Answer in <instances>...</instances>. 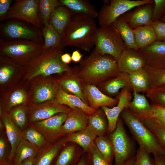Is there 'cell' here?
Wrapping results in <instances>:
<instances>
[{
    "instance_id": "1",
    "label": "cell",
    "mask_w": 165,
    "mask_h": 165,
    "mask_svg": "<svg viewBox=\"0 0 165 165\" xmlns=\"http://www.w3.org/2000/svg\"><path fill=\"white\" fill-rule=\"evenodd\" d=\"M75 68L76 74L82 82L97 86L120 73L114 57L101 53L95 48Z\"/></svg>"
},
{
    "instance_id": "2",
    "label": "cell",
    "mask_w": 165,
    "mask_h": 165,
    "mask_svg": "<svg viewBox=\"0 0 165 165\" xmlns=\"http://www.w3.org/2000/svg\"><path fill=\"white\" fill-rule=\"evenodd\" d=\"M63 45L43 50L38 57L25 66L26 72L22 80L29 82L38 77L53 75H61L74 73L75 68L64 63L61 59L63 54Z\"/></svg>"
},
{
    "instance_id": "3",
    "label": "cell",
    "mask_w": 165,
    "mask_h": 165,
    "mask_svg": "<svg viewBox=\"0 0 165 165\" xmlns=\"http://www.w3.org/2000/svg\"><path fill=\"white\" fill-rule=\"evenodd\" d=\"M97 28L94 19L72 16L61 35L63 46L90 51L94 46V36Z\"/></svg>"
},
{
    "instance_id": "4",
    "label": "cell",
    "mask_w": 165,
    "mask_h": 165,
    "mask_svg": "<svg viewBox=\"0 0 165 165\" xmlns=\"http://www.w3.org/2000/svg\"><path fill=\"white\" fill-rule=\"evenodd\" d=\"M43 45L26 40H5L0 38V55L26 66L42 53Z\"/></svg>"
},
{
    "instance_id": "5",
    "label": "cell",
    "mask_w": 165,
    "mask_h": 165,
    "mask_svg": "<svg viewBox=\"0 0 165 165\" xmlns=\"http://www.w3.org/2000/svg\"><path fill=\"white\" fill-rule=\"evenodd\" d=\"M120 116L139 147L154 155L164 156L165 152L163 148L141 119L127 108L122 111Z\"/></svg>"
},
{
    "instance_id": "6",
    "label": "cell",
    "mask_w": 165,
    "mask_h": 165,
    "mask_svg": "<svg viewBox=\"0 0 165 165\" xmlns=\"http://www.w3.org/2000/svg\"><path fill=\"white\" fill-rule=\"evenodd\" d=\"M95 49L103 54L112 56L117 61L127 48L114 24L97 28L94 39Z\"/></svg>"
},
{
    "instance_id": "7",
    "label": "cell",
    "mask_w": 165,
    "mask_h": 165,
    "mask_svg": "<svg viewBox=\"0 0 165 165\" xmlns=\"http://www.w3.org/2000/svg\"><path fill=\"white\" fill-rule=\"evenodd\" d=\"M42 29L21 20H7L0 24V38L28 40L43 44Z\"/></svg>"
},
{
    "instance_id": "8",
    "label": "cell",
    "mask_w": 165,
    "mask_h": 165,
    "mask_svg": "<svg viewBox=\"0 0 165 165\" xmlns=\"http://www.w3.org/2000/svg\"><path fill=\"white\" fill-rule=\"evenodd\" d=\"M109 140L114 151L115 165H123L134 157L135 148L119 117L116 128L110 133Z\"/></svg>"
},
{
    "instance_id": "9",
    "label": "cell",
    "mask_w": 165,
    "mask_h": 165,
    "mask_svg": "<svg viewBox=\"0 0 165 165\" xmlns=\"http://www.w3.org/2000/svg\"><path fill=\"white\" fill-rule=\"evenodd\" d=\"M153 0H112L99 12L98 22L100 27L113 24L118 17L132 9L148 3Z\"/></svg>"
},
{
    "instance_id": "10",
    "label": "cell",
    "mask_w": 165,
    "mask_h": 165,
    "mask_svg": "<svg viewBox=\"0 0 165 165\" xmlns=\"http://www.w3.org/2000/svg\"><path fill=\"white\" fill-rule=\"evenodd\" d=\"M29 82L30 103L38 104L53 101L55 99L59 89L56 77H38Z\"/></svg>"
},
{
    "instance_id": "11",
    "label": "cell",
    "mask_w": 165,
    "mask_h": 165,
    "mask_svg": "<svg viewBox=\"0 0 165 165\" xmlns=\"http://www.w3.org/2000/svg\"><path fill=\"white\" fill-rule=\"evenodd\" d=\"M30 103L29 82L22 80L16 85L0 93V111L9 112Z\"/></svg>"
},
{
    "instance_id": "12",
    "label": "cell",
    "mask_w": 165,
    "mask_h": 165,
    "mask_svg": "<svg viewBox=\"0 0 165 165\" xmlns=\"http://www.w3.org/2000/svg\"><path fill=\"white\" fill-rule=\"evenodd\" d=\"M39 2V0L14 1L7 14L6 20H20L42 29L38 12Z\"/></svg>"
},
{
    "instance_id": "13",
    "label": "cell",
    "mask_w": 165,
    "mask_h": 165,
    "mask_svg": "<svg viewBox=\"0 0 165 165\" xmlns=\"http://www.w3.org/2000/svg\"><path fill=\"white\" fill-rule=\"evenodd\" d=\"M26 67L0 55V93L22 80Z\"/></svg>"
},
{
    "instance_id": "14",
    "label": "cell",
    "mask_w": 165,
    "mask_h": 165,
    "mask_svg": "<svg viewBox=\"0 0 165 165\" xmlns=\"http://www.w3.org/2000/svg\"><path fill=\"white\" fill-rule=\"evenodd\" d=\"M72 109L68 106L52 101L38 104L30 103L27 106V115L30 123L43 120L61 112L68 113Z\"/></svg>"
},
{
    "instance_id": "15",
    "label": "cell",
    "mask_w": 165,
    "mask_h": 165,
    "mask_svg": "<svg viewBox=\"0 0 165 165\" xmlns=\"http://www.w3.org/2000/svg\"><path fill=\"white\" fill-rule=\"evenodd\" d=\"M131 90L129 87H126L121 90L116 98L119 100L116 106L112 108L106 106L101 107L107 118L108 133H111L115 130L119 115L124 108H127L131 101L132 97Z\"/></svg>"
},
{
    "instance_id": "16",
    "label": "cell",
    "mask_w": 165,
    "mask_h": 165,
    "mask_svg": "<svg viewBox=\"0 0 165 165\" xmlns=\"http://www.w3.org/2000/svg\"><path fill=\"white\" fill-rule=\"evenodd\" d=\"M138 52L145 61V66L165 69V41L156 40Z\"/></svg>"
},
{
    "instance_id": "17",
    "label": "cell",
    "mask_w": 165,
    "mask_h": 165,
    "mask_svg": "<svg viewBox=\"0 0 165 165\" xmlns=\"http://www.w3.org/2000/svg\"><path fill=\"white\" fill-rule=\"evenodd\" d=\"M67 116V113H60L48 119L31 123L47 141H51L61 135V129Z\"/></svg>"
},
{
    "instance_id": "18",
    "label": "cell",
    "mask_w": 165,
    "mask_h": 165,
    "mask_svg": "<svg viewBox=\"0 0 165 165\" xmlns=\"http://www.w3.org/2000/svg\"><path fill=\"white\" fill-rule=\"evenodd\" d=\"M82 83L84 96L88 105L91 108L96 110L103 106L112 108L118 104V99L105 94L97 86L82 82Z\"/></svg>"
},
{
    "instance_id": "19",
    "label": "cell",
    "mask_w": 165,
    "mask_h": 165,
    "mask_svg": "<svg viewBox=\"0 0 165 165\" xmlns=\"http://www.w3.org/2000/svg\"><path fill=\"white\" fill-rule=\"evenodd\" d=\"M154 6V2L141 6L132 12L126 13L121 16L134 29L144 25H151L153 22Z\"/></svg>"
},
{
    "instance_id": "20",
    "label": "cell",
    "mask_w": 165,
    "mask_h": 165,
    "mask_svg": "<svg viewBox=\"0 0 165 165\" xmlns=\"http://www.w3.org/2000/svg\"><path fill=\"white\" fill-rule=\"evenodd\" d=\"M117 62L119 72L128 74L143 68L145 66V61L138 51L128 48L122 52Z\"/></svg>"
},
{
    "instance_id": "21",
    "label": "cell",
    "mask_w": 165,
    "mask_h": 165,
    "mask_svg": "<svg viewBox=\"0 0 165 165\" xmlns=\"http://www.w3.org/2000/svg\"><path fill=\"white\" fill-rule=\"evenodd\" d=\"M88 115L78 108L72 109L60 130L61 135L75 133L85 129L88 126Z\"/></svg>"
},
{
    "instance_id": "22",
    "label": "cell",
    "mask_w": 165,
    "mask_h": 165,
    "mask_svg": "<svg viewBox=\"0 0 165 165\" xmlns=\"http://www.w3.org/2000/svg\"><path fill=\"white\" fill-rule=\"evenodd\" d=\"M0 118L10 145L9 159L11 161L15 159L17 147L22 138L21 131L12 121L8 112L0 111Z\"/></svg>"
},
{
    "instance_id": "23",
    "label": "cell",
    "mask_w": 165,
    "mask_h": 165,
    "mask_svg": "<svg viewBox=\"0 0 165 165\" xmlns=\"http://www.w3.org/2000/svg\"><path fill=\"white\" fill-rule=\"evenodd\" d=\"M56 78L60 88L67 93L79 97L88 104L83 93L82 82L76 74L75 68L74 73L58 75Z\"/></svg>"
},
{
    "instance_id": "24",
    "label": "cell",
    "mask_w": 165,
    "mask_h": 165,
    "mask_svg": "<svg viewBox=\"0 0 165 165\" xmlns=\"http://www.w3.org/2000/svg\"><path fill=\"white\" fill-rule=\"evenodd\" d=\"M60 5L67 7L73 16L94 19L98 13L89 1L85 0H59Z\"/></svg>"
},
{
    "instance_id": "25",
    "label": "cell",
    "mask_w": 165,
    "mask_h": 165,
    "mask_svg": "<svg viewBox=\"0 0 165 165\" xmlns=\"http://www.w3.org/2000/svg\"><path fill=\"white\" fill-rule=\"evenodd\" d=\"M133 91V98L126 108L141 121L149 118L152 112L151 104L146 96Z\"/></svg>"
},
{
    "instance_id": "26",
    "label": "cell",
    "mask_w": 165,
    "mask_h": 165,
    "mask_svg": "<svg viewBox=\"0 0 165 165\" xmlns=\"http://www.w3.org/2000/svg\"><path fill=\"white\" fill-rule=\"evenodd\" d=\"M52 101L66 105L72 109L79 108L88 116L97 110L90 107L79 97L67 93L60 88L55 99Z\"/></svg>"
},
{
    "instance_id": "27",
    "label": "cell",
    "mask_w": 165,
    "mask_h": 165,
    "mask_svg": "<svg viewBox=\"0 0 165 165\" xmlns=\"http://www.w3.org/2000/svg\"><path fill=\"white\" fill-rule=\"evenodd\" d=\"M126 87H129L131 89L128 74L123 72H120L116 77L97 86L103 93L112 97L115 95L117 96L120 92L119 90Z\"/></svg>"
},
{
    "instance_id": "28",
    "label": "cell",
    "mask_w": 165,
    "mask_h": 165,
    "mask_svg": "<svg viewBox=\"0 0 165 165\" xmlns=\"http://www.w3.org/2000/svg\"><path fill=\"white\" fill-rule=\"evenodd\" d=\"M72 15L66 6L59 5L51 13L50 20L51 24L61 35L70 22Z\"/></svg>"
},
{
    "instance_id": "29",
    "label": "cell",
    "mask_w": 165,
    "mask_h": 165,
    "mask_svg": "<svg viewBox=\"0 0 165 165\" xmlns=\"http://www.w3.org/2000/svg\"><path fill=\"white\" fill-rule=\"evenodd\" d=\"M97 135L88 126L84 130L69 135L66 141L75 143L81 146L84 151L90 150L94 145Z\"/></svg>"
},
{
    "instance_id": "30",
    "label": "cell",
    "mask_w": 165,
    "mask_h": 165,
    "mask_svg": "<svg viewBox=\"0 0 165 165\" xmlns=\"http://www.w3.org/2000/svg\"><path fill=\"white\" fill-rule=\"evenodd\" d=\"M118 30L127 48L138 51L134 29L130 26L121 16L113 23Z\"/></svg>"
},
{
    "instance_id": "31",
    "label": "cell",
    "mask_w": 165,
    "mask_h": 165,
    "mask_svg": "<svg viewBox=\"0 0 165 165\" xmlns=\"http://www.w3.org/2000/svg\"><path fill=\"white\" fill-rule=\"evenodd\" d=\"M134 31L138 50L148 46L157 40L155 31L152 25L139 27L134 29Z\"/></svg>"
},
{
    "instance_id": "32",
    "label": "cell",
    "mask_w": 165,
    "mask_h": 165,
    "mask_svg": "<svg viewBox=\"0 0 165 165\" xmlns=\"http://www.w3.org/2000/svg\"><path fill=\"white\" fill-rule=\"evenodd\" d=\"M128 75L130 84L133 91L145 93L149 90L148 75L144 68Z\"/></svg>"
},
{
    "instance_id": "33",
    "label": "cell",
    "mask_w": 165,
    "mask_h": 165,
    "mask_svg": "<svg viewBox=\"0 0 165 165\" xmlns=\"http://www.w3.org/2000/svg\"><path fill=\"white\" fill-rule=\"evenodd\" d=\"M63 144L60 142L46 146L35 157L33 165H50Z\"/></svg>"
},
{
    "instance_id": "34",
    "label": "cell",
    "mask_w": 165,
    "mask_h": 165,
    "mask_svg": "<svg viewBox=\"0 0 165 165\" xmlns=\"http://www.w3.org/2000/svg\"><path fill=\"white\" fill-rule=\"evenodd\" d=\"M43 38V50L63 45L61 35L50 24L42 29Z\"/></svg>"
},
{
    "instance_id": "35",
    "label": "cell",
    "mask_w": 165,
    "mask_h": 165,
    "mask_svg": "<svg viewBox=\"0 0 165 165\" xmlns=\"http://www.w3.org/2000/svg\"><path fill=\"white\" fill-rule=\"evenodd\" d=\"M38 149L23 138L16 149L14 165H18L24 160L31 157H35Z\"/></svg>"
},
{
    "instance_id": "36",
    "label": "cell",
    "mask_w": 165,
    "mask_h": 165,
    "mask_svg": "<svg viewBox=\"0 0 165 165\" xmlns=\"http://www.w3.org/2000/svg\"><path fill=\"white\" fill-rule=\"evenodd\" d=\"M104 114L97 110L95 113L89 116L88 126L97 136L104 135L108 131V123Z\"/></svg>"
},
{
    "instance_id": "37",
    "label": "cell",
    "mask_w": 165,
    "mask_h": 165,
    "mask_svg": "<svg viewBox=\"0 0 165 165\" xmlns=\"http://www.w3.org/2000/svg\"><path fill=\"white\" fill-rule=\"evenodd\" d=\"M29 127L21 131L22 137L38 149L45 146L47 140L43 134L34 127Z\"/></svg>"
},
{
    "instance_id": "38",
    "label": "cell",
    "mask_w": 165,
    "mask_h": 165,
    "mask_svg": "<svg viewBox=\"0 0 165 165\" xmlns=\"http://www.w3.org/2000/svg\"><path fill=\"white\" fill-rule=\"evenodd\" d=\"M59 5V0H39L38 14L41 23L43 26L50 24L51 13L55 8Z\"/></svg>"
},
{
    "instance_id": "39",
    "label": "cell",
    "mask_w": 165,
    "mask_h": 165,
    "mask_svg": "<svg viewBox=\"0 0 165 165\" xmlns=\"http://www.w3.org/2000/svg\"><path fill=\"white\" fill-rule=\"evenodd\" d=\"M145 126L153 134L158 143L163 148L165 147V124L150 118L142 121Z\"/></svg>"
},
{
    "instance_id": "40",
    "label": "cell",
    "mask_w": 165,
    "mask_h": 165,
    "mask_svg": "<svg viewBox=\"0 0 165 165\" xmlns=\"http://www.w3.org/2000/svg\"><path fill=\"white\" fill-rule=\"evenodd\" d=\"M144 68L148 75L149 90L165 84V69H157L146 66Z\"/></svg>"
},
{
    "instance_id": "41",
    "label": "cell",
    "mask_w": 165,
    "mask_h": 165,
    "mask_svg": "<svg viewBox=\"0 0 165 165\" xmlns=\"http://www.w3.org/2000/svg\"><path fill=\"white\" fill-rule=\"evenodd\" d=\"M8 112L13 123L20 129L23 128L28 121L27 106H18L11 109Z\"/></svg>"
},
{
    "instance_id": "42",
    "label": "cell",
    "mask_w": 165,
    "mask_h": 165,
    "mask_svg": "<svg viewBox=\"0 0 165 165\" xmlns=\"http://www.w3.org/2000/svg\"><path fill=\"white\" fill-rule=\"evenodd\" d=\"M95 141L98 151L111 163L114 154L110 140L102 135L97 137Z\"/></svg>"
},
{
    "instance_id": "43",
    "label": "cell",
    "mask_w": 165,
    "mask_h": 165,
    "mask_svg": "<svg viewBox=\"0 0 165 165\" xmlns=\"http://www.w3.org/2000/svg\"><path fill=\"white\" fill-rule=\"evenodd\" d=\"M145 94L151 105L165 108V84L150 89Z\"/></svg>"
},
{
    "instance_id": "44",
    "label": "cell",
    "mask_w": 165,
    "mask_h": 165,
    "mask_svg": "<svg viewBox=\"0 0 165 165\" xmlns=\"http://www.w3.org/2000/svg\"><path fill=\"white\" fill-rule=\"evenodd\" d=\"M75 151L74 146L66 147L60 153L55 165H70L75 158Z\"/></svg>"
},
{
    "instance_id": "45",
    "label": "cell",
    "mask_w": 165,
    "mask_h": 165,
    "mask_svg": "<svg viewBox=\"0 0 165 165\" xmlns=\"http://www.w3.org/2000/svg\"><path fill=\"white\" fill-rule=\"evenodd\" d=\"M149 154L143 148L139 147L134 157L133 165H153Z\"/></svg>"
},
{
    "instance_id": "46",
    "label": "cell",
    "mask_w": 165,
    "mask_h": 165,
    "mask_svg": "<svg viewBox=\"0 0 165 165\" xmlns=\"http://www.w3.org/2000/svg\"><path fill=\"white\" fill-rule=\"evenodd\" d=\"M90 151L92 165H111V163L100 152L95 145Z\"/></svg>"
},
{
    "instance_id": "47",
    "label": "cell",
    "mask_w": 165,
    "mask_h": 165,
    "mask_svg": "<svg viewBox=\"0 0 165 165\" xmlns=\"http://www.w3.org/2000/svg\"><path fill=\"white\" fill-rule=\"evenodd\" d=\"M154 6L152 14V22L160 20L165 14V0H153Z\"/></svg>"
},
{
    "instance_id": "48",
    "label": "cell",
    "mask_w": 165,
    "mask_h": 165,
    "mask_svg": "<svg viewBox=\"0 0 165 165\" xmlns=\"http://www.w3.org/2000/svg\"><path fill=\"white\" fill-rule=\"evenodd\" d=\"M151 105L152 113L149 118L165 124V108L158 105Z\"/></svg>"
},
{
    "instance_id": "49",
    "label": "cell",
    "mask_w": 165,
    "mask_h": 165,
    "mask_svg": "<svg viewBox=\"0 0 165 165\" xmlns=\"http://www.w3.org/2000/svg\"><path fill=\"white\" fill-rule=\"evenodd\" d=\"M151 25L155 31L157 40L165 41V23L159 20L153 22Z\"/></svg>"
},
{
    "instance_id": "50",
    "label": "cell",
    "mask_w": 165,
    "mask_h": 165,
    "mask_svg": "<svg viewBox=\"0 0 165 165\" xmlns=\"http://www.w3.org/2000/svg\"><path fill=\"white\" fill-rule=\"evenodd\" d=\"M12 0H0V21L6 20L7 14L11 6Z\"/></svg>"
},
{
    "instance_id": "51",
    "label": "cell",
    "mask_w": 165,
    "mask_h": 165,
    "mask_svg": "<svg viewBox=\"0 0 165 165\" xmlns=\"http://www.w3.org/2000/svg\"><path fill=\"white\" fill-rule=\"evenodd\" d=\"M6 144L3 137L0 138V163L6 162Z\"/></svg>"
},
{
    "instance_id": "52",
    "label": "cell",
    "mask_w": 165,
    "mask_h": 165,
    "mask_svg": "<svg viewBox=\"0 0 165 165\" xmlns=\"http://www.w3.org/2000/svg\"><path fill=\"white\" fill-rule=\"evenodd\" d=\"M82 55L78 50L74 51L71 55L72 61L74 62H79L82 60Z\"/></svg>"
},
{
    "instance_id": "53",
    "label": "cell",
    "mask_w": 165,
    "mask_h": 165,
    "mask_svg": "<svg viewBox=\"0 0 165 165\" xmlns=\"http://www.w3.org/2000/svg\"><path fill=\"white\" fill-rule=\"evenodd\" d=\"M61 59L64 63L66 64H69L72 61L71 56L68 53L63 54L61 55Z\"/></svg>"
},
{
    "instance_id": "54",
    "label": "cell",
    "mask_w": 165,
    "mask_h": 165,
    "mask_svg": "<svg viewBox=\"0 0 165 165\" xmlns=\"http://www.w3.org/2000/svg\"><path fill=\"white\" fill-rule=\"evenodd\" d=\"M154 156L155 165H165V162L163 156L159 155Z\"/></svg>"
},
{
    "instance_id": "55",
    "label": "cell",
    "mask_w": 165,
    "mask_h": 165,
    "mask_svg": "<svg viewBox=\"0 0 165 165\" xmlns=\"http://www.w3.org/2000/svg\"><path fill=\"white\" fill-rule=\"evenodd\" d=\"M35 157H31L27 159L20 163L18 165H33Z\"/></svg>"
},
{
    "instance_id": "56",
    "label": "cell",
    "mask_w": 165,
    "mask_h": 165,
    "mask_svg": "<svg viewBox=\"0 0 165 165\" xmlns=\"http://www.w3.org/2000/svg\"><path fill=\"white\" fill-rule=\"evenodd\" d=\"M75 165H88L87 162L85 159H82Z\"/></svg>"
},
{
    "instance_id": "57",
    "label": "cell",
    "mask_w": 165,
    "mask_h": 165,
    "mask_svg": "<svg viewBox=\"0 0 165 165\" xmlns=\"http://www.w3.org/2000/svg\"><path fill=\"white\" fill-rule=\"evenodd\" d=\"M134 157L128 161L123 165H133L134 160Z\"/></svg>"
},
{
    "instance_id": "58",
    "label": "cell",
    "mask_w": 165,
    "mask_h": 165,
    "mask_svg": "<svg viewBox=\"0 0 165 165\" xmlns=\"http://www.w3.org/2000/svg\"><path fill=\"white\" fill-rule=\"evenodd\" d=\"M0 165H13L11 163L6 161L0 163Z\"/></svg>"
},
{
    "instance_id": "59",
    "label": "cell",
    "mask_w": 165,
    "mask_h": 165,
    "mask_svg": "<svg viewBox=\"0 0 165 165\" xmlns=\"http://www.w3.org/2000/svg\"><path fill=\"white\" fill-rule=\"evenodd\" d=\"M160 20L165 23V14L160 18Z\"/></svg>"
},
{
    "instance_id": "60",
    "label": "cell",
    "mask_w": 165,
    "mask_h": 165,
    "mask_svg": "<svg viewBox=\"0 0 165 165\" xmlns=\"http://www.w3.org/2000/svg\"><path fill=\"white\" fill-rule=\"evenodd\" d=\"M163 148L164 149V150L165 152V155H164V156H163V159H164V160L165 162V147H163Z\"/></svg>"
}]
</instances>
